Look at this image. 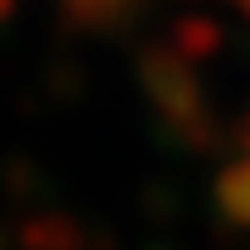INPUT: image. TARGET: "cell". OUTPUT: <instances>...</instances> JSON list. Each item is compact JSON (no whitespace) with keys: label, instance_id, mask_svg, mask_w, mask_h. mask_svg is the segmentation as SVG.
I'll use <instances>...</instances> for the list:
<instances>
[{"label":"cell","instance_id":"obj_6","mask_svg":"<svg viewBox=\"0 0 250 250\" xmlns=\"http://www.w3.org/2000/svg\"><path fill=\"white\" fill-rule=\"evenodd\" d=\"M240 143H245V157H250V113H245V123H240Z\"/></svg>","mask_w":250,"mask_h":250},{"label":"cell","instance_id":"obj_7","mask_svg":"<svg viewBox=\"0 0 250 250\" xmlns=\"http://www.w3.org/2000/svg\"><path fill=\"white\" fill-rule=\"evenodd\" d=\"M235 5H240V10H245V15H250V0H235Z\"/></svg>","mask_w":250,"mask_h":250},{"label":"cell","instance_id":"obj_3","mask_svg":"<svg viewBox=\"0 0 250 250\" xmlns=\"http://www.w3.org/2000/svg\"><path fill=\"white\" fill-rule=\"evenodd\" d=\"M216 211L235 230H250V157L221 167V177H216Z\"/></svg>","mask_w":250,"mask_h":250},{"label":"cell","instance_id":"obj_2","mask_svg":"<svg viewBox=\"0 0 250 250\" xmlns=\"http://www.w3.org/2000/svg\"><path fill=\"white\" fill-rule=\"evenodd\" d=\"M20 250H83V226L64 211H35L15 230Z\"/></svg>","mask_w":250,"mask_h":250},{"label":"cell","instance_id":"obj_1","mask_svg":"<svg viewBox=\"0 0 250 250\" xmlns=\"http://www.w3.org/2000/svg\"><path fill=\"white\" fill-rule=\"evenodd\" d=\"M138 83H143L152 113L162 118V128H172L191 147H216V118H211V103L201 93L191 59H182L172 44H152L138 59Z\"/></svg>","mask_w":250,"mask_h":250},{"label":"cell","instance_id":"obj_4","mask_svg":"<svg viewBox=\"0 0 250 250\" xmlns=\"http://www.w3.org/2000/svg\"><path fill=\"white\" fill-rule=\"evenodd\" d=\"M216 44H221V30L206 20V15H196V20H182L177 30H172V49L182 54V59H206V54H216Z\"/></svg>","mask_w":250,"mask_h":250},{"label":"cell","instance_id":"obj_5","mask_svg":"<svg viewBox=\"0 0 250 250\" xmlns=\"http://www.w3.org/2000/svg\"><path fill=\"white\" fill-rule=\"evenodd\" d=\"M64 10L79 20V25H108L128 10V0H64Z\"/></svg>","mask_w":250,"mask_h":250}]
</instances>
